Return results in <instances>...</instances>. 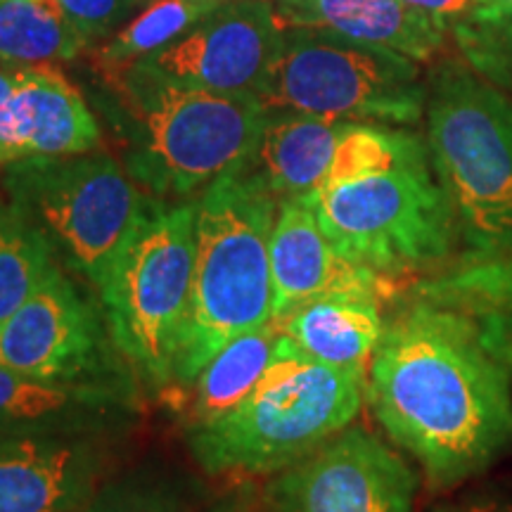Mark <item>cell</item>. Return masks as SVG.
<instances>
[{"instance_id":"obj_1","label":"cell","mask_w":512,"mask_h":512,"mask_svg":"<svg viewBox=\"0 0 512 512\" xmlns=\"http://www.w3.org/2000/svg\"><path fill=\"white\" fill-rule=\"evenodd\" d=\"M366 399L432 489L482 475L512 446V382L475 313L415 292L382 332Z\"/></svg>"},{"instance_id":"obj_2","label":"cell","mask_w":512,"mask_h":512,"mask_svg":"<svg viewBox=\"0 0 512 512\" xmlns=\"http://www.w3.org/2000/svg\"><path fill=\"white\" fill-rule=\"evenodd\" d=\"M306 202L339 252L387 278L432 271L456 252V216L430 147L403 128L354 121Z\"/></svg>"},{"instance_id":"obj_3","label":"cell","mask_w":512,"mask_h":512,"mask_svg":"<svg viewBox=\"0 0 512 512\" xmlns=\"http://www.w3.org/2000/svg\"><path fill=\"white\" fill-rule=\"evenodd\" d=\"M98 107L121 147V164L147 195L190 200L249 162L268 107L159 79L136 67L98 69Z\"/></svg>"},{"instance_id":"obj_4","label":"cell","mask_w":512,"mask_h":512,"mask_svg":"<svg viewBox=\"0 0 512 512\" xmlns=\"http://www.w3.org/2000/svg\"><path fill=\"white\" fill-rule=\"evenodd\" d=\"M280 200L249 171L197 195L192 297L169 389L192 382L230 339L273 323L271 233Z\"/></svg>"},{"instance_id":"obj_5","label":"cell","mask_w":512,"mask_h":512,"mask_svg":"<svg viewBox=\"0 0 512 512\" xmlns=\"http://www.w3.org/2000/svg\"><path fill=\"white\" fill-rule=\"evenodd\" d=\"M368 373L306 356L280 332L261 382L219 418L183 430L211 477H271L347 430L361 413Z\"/></svg>"},{"instance_id":"obj_6","label":"cell","mask_w":512,"mask_h":512,"mask_svg":"<svg viewBox=\"0 0 512 512\" xmlns=\"http://www.w3.org/2000/svg\"><path fill=\"white\" fill-rule=\"evenodd\" d=\"M427 147L456 216L463 264L512 261V102L465 74L427 98Z\"/></svg>"},{"instance_id":"obj_7","label":"cell","mask_w":512,"mask_h":512,"mask_svg":"<svg viewBox=\"0 0 512 512\" xmlns=\"http://www.w3.org/2000/svg\"><path fill=\"white\" fill-rule=\"evenodd\" d=\"M197 197H152L100 290L114 342L152 389H169L192 297Z\"/></svg>"},{"instance_id":"obj_8","label":"cell","mask_w":512,"mask_h":512,"mask_svg":"<svg viewBox=\"0 0 512 512\" xmlns=\"http://www.w3.org/2000/svg\"><path fill=\"white\" fill-rule=\"evenodd\" d=\"M3 188L41 228L64 271L98 294L150 200L105 150L8 164Z\"/></svg>"},{"instance_id":"obj_9","label":"cell","mask_w":512,"mask_h":512,"mask_svg":"<svg viewBox=\"0 0 512 512\" xmlns=\"http://www.w3.org/2000/svg\"><path fill=\"white\" fill-rule=\"evenodd\" d=\"M256 98L268 110L382 126L418 124L427 107L411 57L318 29H285Z\"/></svg>"},{"instance_id":"obj_10","label":"cell","mask_w":512,"mask_h":512,"mask_svg":"<svg viewBox=\"0 0 512 512\" xmlns=\"http://www.w3.org/2000/svg\"><path fill=\"white\" fill-rule=\"evenodd\" d=\"M0 366L48 380L140 382L100 294L60 264L0 328Z\"/></svg>"},{"instance_id":"obj_11","label":"cell","mask_w":512,"mask_h":512,"mask_svg":"<svg viewBox=\"0 0 512 512\" xmlns=\"http://www.w3.org/2000/svg\"><path fill=\"white\" fill-rule=\"evenodd\" d=\"M418 484L401 453L366 427L349 425L268 477L261 512H413Z\"/></svg>"},{"instance_id":"obj_12","label":"cell","mask_w":512,"mask_h":512,"mask_svg":"<svg viewBox=\"0 0 512 512\" xmlns=\"http://www.w3.org/2000/svg\"><path fill=\"white\" fill-rule=\"evenodd\" d=\"M283 34L273 0H228L181 41L128 67L181 86L256 98Z\"/></svg>"},{"instance_id":"obj_13","label":"cell","mask_w":512,"mask_h":512,"mask_svg":"<svg viewBox=\"0 0 512 512\" xmlns=\"http://www.w3.org/2000/svg\"><path fill=\"white\" fill-rule=\"evenodd\" d=\"M126 434L0 437V512H86Z\"/></svg>"},{"instance_id":"obj_14","label":"cell","mask_w":512,"mask_h":512,"mask_svg":"<svg viewBox=\"0 0 512 512\" xmlns=\"http://www.w3.org/2000/svg\"><path fill=\"white\" fill-rule=\"evenodd\" d=\"M140 411V382L48 380L0 366V437L128 434Z\"/></svg>"},{"instance_id":"obj_15","label":"cell","mask_w":512,"mask_h":512,"mask_svg":"<svg viewBox=\"0 0 512 512\" xmlns=\"http://www.w3.org/2000/svg\"><path fill=\"white\" fill-rule=\"evenodd\" d=\"M273 320L328 294H373L384 302L396 280L356 264L325 238L306 200H280L271 233Z\"/></svg>"},{"instance_id":"obj_16","label":"cell","mask_w":512,"mask_h":512,"mask_svg":"<svg viewBox=\"0 0 512 512\" xmlns=\"http://www.w3.org/2000/svg\"><path fill=\"white\" fill-rule=\"evenodd\" d=\"M283 29H318L363 46L430 60L444 46L446 22L406 0H273Z\"/></svg>"},{"instance_id":"obj_17","label":"cell","mask_w":512,"mask_h":512,"mask_svg":"<svg viewBox=\"0 0 512 512\" xmlns=\"http://www.w3.org/2000/svg\"><path fill=\"white\" fill-rule=\"evenodd\" d=\"M15 74V162L102 150L98 119L55 64L15 67Z\"/></svg>"},{"instance_id":"obj_18","label":"cell","mask_w":512,"mask_h":512,"mask_svg":"<svg viewBox=\"0 0 512 512\" xmlns=\"http://www.w3.org/2000/svg\"><path fill=\"white\" fill-rule=\"evenodd\" d=\"M354 121L268 110L264 131L242 169L278 200H306L328 176L344 133Z\"/></svg>"},{"instance_id":"obj_19","label":"cell","mask_w":512,"mask_h":512,"mask_svg":"<svg viewBox=\"0 0 512 512\" xmlns=\"http://www.w3.org/2000/svg\"><path fill=\"white\" fill-rule=\"evenodd\" d=\"M273 323L306 356L361 373H368L370 358L387 328L384 299L373 294H328Z\"/></svg>"},{"instance_id":"obj_20","label":"cell","mask_w":512,"mask_h":512,"mask_svg":"<svg viewBox=\"0 0 512 512\" xmlns=\"http://www.w3.org/2000/svg\"><path fill=\"white\" fill-rule=\"evenodd\" d=\"M280 330L275 323L242 332L204 366L192 382L176 389L183 430L219 418L252 392L278 354Z\"/></svg>"},{"instance_id":"obj_21","label":"cell","mask_w":512,"mask_h":512,"mask_svg":"<svg viewBox=\"0 0 512 512\" xmlns=\"http://www.w3.org/2000/svg\"><path fill=\"white\" fill-rule=\"evenodd\" d=\"M86 46L55 0H0V64L69 62Z\"/></svg>"},{"instance_id":"obj_22","label":"cell","mask_w":512,"mask_h":512,"mask_svg":"<svg viewBox=\"0 0 512 512\" xmlns=\"http://www.w3.org/2000/svg\"><path fill=\"white\" fill-rule=\"evenodd\" d=\"M60 264L41 228L8 197H0V328L29 302Z\"/></svg>"},{"instance_id":"obj_23","label":"cell","mask_w":512,"mask_h":512,"mask_svg":"<svg viewBox=\"0 0 512 512\" xmlns=\"http://www.w3.org/2000/svg\"><path fill=\"white\" fill-rule=\"evenodd\" d=\"M226 3L228 0H155L145 5L138 17L95 50V69H121L169 48Z\"/></svg>"},{"instance_id":"obj_24","label":"cell","mask_w":512,"mask_h":512,"mask_svg":"<svg viewBox=\"0 0 512 512\" xmlns=\"http://www.w3.org/2000/svg\"><path fill=\"white\" fill-rule=\"evenodd\" d=\"M86 512H202V505L181 477L140 467L107 479Z\"/></svg>"},{"instance_id":"obj_25","label":"cell","mask_w":512,"mask_h":512,"mask_svg":"<svg viewBox=\"0 0 512 512\" xmlns=\"http://www.w3.org/2000/svg\"><path fill=\"white\" fill-rule=\"evenodd\" d=\"M453 36L484 79L512 93V10H479L453 24Z\"/></svg>"},{"instance_id":"obj_26","label":"cell","mask_w":512,"mask_h":512,"mask_svg":"<svg viewBox=\"0 0 512 512\" xmlns=\"http://www.w3.org/2000/svg\"><path fill=\"white\" fill-rule=\"evenodd\" d=\"M415 292L456 306L512 304V261L498 264H463L441 278L425 280Z\"/></svg>"},{"instance_id":"obj_27","label":"cell","mask_w":512,"mask_h":512,"mask_svg":"<svg viewBox=\"0 0 512 512\" xmlns=\"http://www.w3.org/2000/svg\"><path fill=\"white\" fill-rule=\"evenodd\" d=\"M55 3L86 43L124 27L128 15L143 5L140 0H55Z\"/></svg>"},{"instance_id":"obj_28","label":"cell","mask_w":512,"mask_h":512,"mask_svg":"<svg viewBox=\"0 0 512 512\" xmlns=\"http://www.w3.org/2000/svg\"><path fill=\"white\" fill-rule=\"evenodd\" d=\"M463 309V306H460ZM465 311L475 313L479 328L489 344V349L498 356L508 370L512 382V304H482L467 306Z\"/></svg>"},{"instance_id":"obj_29","label":"cell","mask_w":512,"mask_h":512,"mask_svg":"<svg viewBox=\"0 0 512 512\" xmlns=\"http://www.w3.org/2000/svg\"><path fill=\"white\" fill-rule=\"evenodd\" d=\"M15 67L0 64V169L17 159L15 143Z\"/></svg>"},{"instance_id":"obj_30","label":"cell","mask_w":512,"mask_h":512,"mask_svg":"<svg viewBox=\"0 0 512 512\" xmlns=\"http://www.w3.org/2000/svg\"><path fill=\"white\" fill-rule=\"evenodd\" d=\"M432 512H512V498L496 491H477L458 501L441 503Z\"/></svg>"},{"instance_id":"obj_31","label":"cell","mask_w":512,"mask_h":512,"mask_svg":"<svg viewBox=\"0 0 512 512\" xmlns=\"http://www.w3.org/2000/svg\"><path fill=\"white\" fill-rule=\"evenodd\" d=\"M406 3L422 12H427V15L441 19V22L453 19V24L463 22V19L477 15L479 10H484L477 0H406Z\"/></svg>"},{"instance_id":"obj_32","label":"cell","mask_w":512,"mask_h":512,"mask_svg":"<svg viewBox=\"0 0 512 512\" xmlns=\"http://www.w3.org/2000/svg\"><path fill=\"white\" fill-rule=\"evenodd\" d=\"M484 10H512V0H477Z\"/></svg>"},{"instance_id":"obj_33","label":"cell","mask_w":512,"mask_h":512,"mask_svg":"<svg viewBox=\"0 0 512 512\" xmlns=\"http://www.w3.org/2000/svg\"><path fill=\"white\" fill-rule=\"evenodd\" d=\"M140 3H143V5H150V3H155V0H140Z\"/></svg>"}]
</instances>
